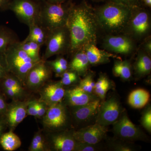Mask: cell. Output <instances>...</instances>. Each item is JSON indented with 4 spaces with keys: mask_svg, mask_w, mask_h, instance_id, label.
<instances>
[{
    "mask_svg": "<svg viewBox=\"0 0 151 151\" xmlns=\"http://www.w3.org/2000/svg\"><path fill=\"white\" fill-rule=\"evenodd\" d=\"M109 79L106 77V76L103 75V74L100 76V78H98L97 82L95 83V86L94 87V92L97 95L101 88L104 86L105 83Z\"/></svg>",
    "mask_w": 151,
    "mask_h": 151,
    "instance_id": "cell-38",
    "label": "cell"
},
{
    "mask_svg": "<svg viewBox=\"0 0 151 151\" xmlns=\"http://www.w3.org/2000/svg\"><path fill=\"white\" fill-rule=\"evenodd\" d=\"M95 145L81 143L77 142L75 151H94L96 150Z\"/></svg>",
    "mask_w": 151,
    "mask_h": 151,
    "instance_id": "cell-35",
    "label": "cell"
},
{
    "mask_svg": "<svg viewBox=\"0 0 151 151\" xmlns=\"http://www.w3.org/2000/svg\"><path fill=\"white\" fill-rule=\"evenodd\" d=\"M48 106L43 102L38 100L37 107V118L42 119L44 116L46 114L48 109Z\"/></svg>",
    "mask_w": 151,
    "mask_h": 151,
    "instance_id": "cell-37",
    "label": "cell"
},
{
    "mask_svg": "<svg viewBox=\"0 0 151 151\" xmlns=\"http://www.w3.org/2000/svg\"><path fill=\"white\" fill-rule=\"evenodd\" d=\"M50 132L51 134L47 136L48 138L46 139L49 151H75L77 142L73 138L72 133Z\"/></svg>",
    "mask_w": 151,
    "mask_h": 151,
    "instance_id": "cell-14",
    "label": "cell"
},
{
    "mask_svg": "<svg viewBox=\"0 0 151 151\" xmlns=\"http://www.w3.org/2000/svg\"><path fill=\"white\" fill-rule=\"evenodd\" d=\"M19 48L25 52L32 59L40 60L42 59L40 55V51L41 46L36 42L31 41H19L17 43Z\"/></svg>",
    "mask_w": 151,
    "mask_h": 151,
    "instance_id": "cell-27",
    "label": "cell"
},
{
    "mask_svg": "<svg viewBox=\"0 0 151 151\" xmlns=\"http://www.w3.org/2000/svg\"><path fill=\"white\" fill-rule=\"evenodd\" d=\"M29 151H49L46 139L42 134L41 130H39L34 135L30 145L29 147Z\"/></svg>",
    "mask_w": 151,
    "mask_h": 151,
    "instance_id": "cell-29",
    "label": "cell"
},
{
    "mask_svg": "<svg viewBox=\"0 0 151 151\" xmlns=\"http://www.w3.org/2000/svg\"><path fill=\"white\" fill-rule=\"evenodd\" d=\"M52 72L45 61L42 59L30 70L25 85L33 91L40 89L51 77Z\"/></svg>",
    "mask_w": 151,
    "mask_h": 151,
    "instance_id": "cell-10",
    "label": "cell"
},
{
    "mask_svg": "<svg viewBox=\"0 0 151 151\" xmlns=\"http://www.w3.org/2000/svg\"><path fill=\"white\" fill-rule=\"evenodd\" d=\"M4 119H0V137L3 134V132L6 126Z\"/></svg>",
    "mask_w": 151,
    "mask_h": 151,
    "instance_id": "cell-45",
    "label": "cell"
},
{
    "mask_svg": "<svg viewBox=\"0 0 151 151\" xmlns=\"http://www.w3.org/2000/svg\"><path fill=\"white\" fill-rule=\"evenodd\" d=\"M66 25L70 38L68 54L72 55L89 45H97L99 30L94 9L85 0L78 4L73 3Z\"/></svg>",
    "mask_w": 151,
    "mask_h": 151,
    "instance_id": "cell-1",
    "label": "cell"
},
{
    "mask_svg": "<svg viewBox=\"0 0 151 151\" xmlns=\"http://www.w3.org/2000/svg\"><path fill=\"white\" fill-rule=\"evenodd\" d=\"M137 42L126 35H106L103 37L102 47L106 51L122 55H129L137 50Z\"/></svg>",
    "mask_w": 151,
    "mask_h": 151,
    "instance_id": "cell-8",
    "label": "cell"
},
{
    "mask_svg": "<svg viewBox=\"0 0 151 151\" xmlns=\"http://www.w3.org/2000/svg\"><path fill=\"white\" fill-rule=\"evenodd\" d=\"M57 58L53 61L57 63L60 67L65 71L68 69V63L67 60L62 56V55H58Z\"/></svg>",
    "mask_w": 151,
    "mask_h": 151,
    "instance_id": "cell-39",
    "label": "cell"
},
{
    "mask_svg": "<svg viewBox=\"0 0 151 151\" xmlns=\"http://www.w3.org/2000/svg\"><path fill=\"white\" fill-rule=\"evenodd\" d=\"M41 3L40 0H12L8 10L14 14L20 22L29 27L39 23Z\"/></svg>",
    "mask_w": 151,
    "mask_h": 151,
    "instance_id": "cell-7",
    "label": "cell"
},
{
    "mask_svg": "<svg viewBox=\"0 0 151 151\" xmlns=\"http://www.w3.org/2000/svg\"><path fill=\"white\" fill-rule=\"evenodd\" d=\"M12 0H0V10H8V7Z\"/></svg>",
    "mask_w": 151,
    "mask_h": 151,
    "instance_id": "cell-42",
    "label": "cell"
},
{
    "mask_svg": "<svg viewBox=\"0 0 151 151\" xmlns=\"http://www.w3.org/2000/svg\"><path fill=\"white\" fill-rule=\"evenodd\" d=\"M121 111L119 101L112 97L100 105L96 123L105 127L113 124L118 120Z\"/></svg>",
    "mask_w": 151,
    "mask_h": 151,
    "instance_id": "cell-12",
    "label": "cell"
},
{
    "mask_svg": "<svg viewBox=\"0 0 151 151\" xmlns=\"http://www.w3.org/2000/svg\"><path fill=\"white\" fill-rule=\"evenodd\" d=\"M95 83L93 80L92 74H86V76L81 80L78 87L84 92L92 94L94 89Z\"/></svg>",
    "mask_w": 151,
    "mask_h": 151,
    "instance_id": "cell-30",
    "label": "cell"
},
{
    "mask_svg": "<svg viewBox=\"0 0 151 151\" xmlns=\"http://www.w3.org/2000/svg\"><path fill=\"white\" fill-rule=\"evenodd\" d=\"M0 145L4 150L13 151L21 147L22 142L18 136L10 130L0 137Z\"/></svg>",
    "mask_w": 151,
    "mask_h": 151,
    "instance_id": "cell-24",
    "label": "cell"
},
{
    "mask_svg": "<svg viewBox=\"0 0 151 151\" xmlns=\"http://www.w3.org/2000/svg\"><path fill=\"white\" fill-rule=\"evenodd\" d=\"M110 85L111 84H110V81L108 80L98 92V94H97V96L101 99H104L106 93L110 89Z\"/></svg>",
    "mask_w": 151,
    "mask_h": 151,
    "instance_id": "cell-41",
    "label": "cell"
},
{
    "mask_svg": "<svg viewBox=\"0 0 151 151\" xmlns=\"http://www.w3.org/2000/svg\"><path fill=\"white\" fill-rule=\"evenodd\" d=\"M42 119L44 128L47 132L59 131L64 128L67 123L65 106L61 103L49 106Z\"/></svg>",
    "mask_w": 151,
    "mask_h": 151,
    "instance_id": "cell-9",
    "label": "cell"
},
{
    "mask_svg": "<svg viewBox=\"0 0 151 151\" xmlns=\"http://www.w3.org/2000/svg\"><path fill=\"white\" fill-rule=\"evenodd\" d=\"M94 9L99 31L106 35L124 34L131 16L132 7L107 1Z\"/></svg>",
    "mask_w": 151,
    "mask_h": 151,
    "instance_id": "cell-2",
    "label": "cell"
},
{
    "mask_svg": "<svg viewBox=\"0 0 151 151\" xmlns=\"http://www.w3.org/2000/svg\"><path fill=\"white\" fill-rule=\"evenodd\" d=\"M113 129L116 136L124 139H137L142 137L141 131L131 122L126 114H124L113 124Z\"/></svg>",
    "mask_w": 151,
    "mask_h": 151,
    "instance_id": "cell-16",
    "label": "cell"
},
{
    "mask_svg": "<svg viewBox=\"0 0 151 151\" xmlns=\"http://www.w3.org/2000/svg\"><path fill=\"white\" fill-rule=\"evenodd\" d=\"M78 76L76 72L68 69L64 71L60 76L61 78L60 82L63 85L68 86L70 85L77 81Z\"/></svg>",
    "mask_w": 151,
    "mask_h": 151,
    "instance_id": "cell-31",
    "label": "cell"
},
{
    "mask_svg": "<svg viewBox=\"0 0 151 151\" xmlns=\"http://www.w3.org/2000/svg\"><path fill=\"white\" fill-rule=\"evenodd\" d=\"M29 28V33L24 40L34 42L41 47L45 45L50 31L39 23L35 24Z\"/></svg>",
    "mask_w": 151,
    "mask_h": 151,
    "instance_id": "cell-22",
    "label": "cell"
},
{
    "mask_svg": "<svg viewBox=\"0 0 151 151\" xmlns=\"http://www.w3.org/2000/svg\"><path fill=\"white\" fill-rule=\"evenodd\" d=\"M150 97V93L145 89H135L129 95L128 103L133 108L140 109L148 103Z\"/></svg>",
    "mask_w": 151,
    "mask_h": 151,
    "instance_id": "cell-23",
    "label": "cell"
},
{
    "mask_svg": "<svg viewBox=\"0 0 151 151\" xmlns=\"http://www.w3.org/2000/svg\"><path fill=\"white\" fill-rule=\"evenodd\" d=\"M17 42L9 46L4 53L9 72L16 76L24 86L30 70L40 60L32 59L19 48Z\"/></svg>",
    "mask_w": 151,
    "mask_h": 151,
    "instance_id": "cell-4",
    "label": "cell"
},
{
    "mask_svg": "<svg viewBox=\"0 0 151 151\" xmlns=\"http://www.w3.org/2000/svg\"><path fill=\"white\" fill-rule=\"evenodd\" d=\"M100 105V100L96 99L82 106L73 107V117L79 122L86 121L97 114Z\"/></svg>",
    "mask_w": 151,
    "mask_h": 151,
    "instance_id": "cell-19",
    "label": "cell"
},
{
    "mask_svg": "<svg viewBox=\"0 0 151 151\" xmlns=\"http://www.w3.org/2000/svg\"><path fill=\"white\" fill-rule=\"evenodd\" d=\"M137 55L134 64L135 75L138 77L149 75L151 71V56L141 48L137 49Z\"/></svg>",
    "mask_w": 151,
    "mask_h": 151,
    "instance_id": "cell-20",
    "label": "cell"
},
{
    "mask_svg": "<svg viewBox=\"0 0 151 151\" xmlns=\"http://www.w3.org/2000/svg\"><path fill=\"white\" fill-rule=\"evenodd\" d=\"M40 1H42V0H40Z\"/></svg>",
    "mask_w": 151,
    "mask_h": 151,
    "instance_id": "cell-48",
    "label": "cell"
},
{
    "mask_svg": "<svg viewBox=\"0 0 151 151\" xmlns=\"http://www.w3.org/2000/svg\"><path fill=\"white\" fill-rule=\"evenodd\" d=\"M40 91L38 101L43 102L48 107L61 103L65 97V91L60 81L45 84Z\"/></svg>",
    "mask_w": 151,
    "mask_h": 151,
    "instance_id": "cell-15",
    "label": "cell"
},
{
    "mask_svg": "<svg viewBox=\"0 0 151 151\" xmlns=\"http://www.w3.org/2000/svg\"><path fill=\"white\" fill-rule=\"evenodd\" d=\"M151 17L150 11L142 6L132 7V13L123 34L135 42H142L150 36Z\"/></svg>",
    "mask_w": 151,
    "mask_h": 151,
    "instance_id": "cell-5",
    "label": "cell"
},
{
    "mask_svg": "<svg viewBox=\"0 0 151 151\" xmlns=\"http://www.w3.org/2000/svg\"><path fill=\"white\" fill-rule=\"evenodd\" d=\"M2 80L3 89L9 88L14 89L24 96L25 92L23 85L18 78L13 74L9 72Z\"/></svg>",
    "mask_w": 151,
    "mask_h": 151,
    "instance_id": "cell-28",
    "label": "cell"
},
{
    "mask_svg": "<svg viewBox=\"0 0 151 151\" xmlns=\"http://www.w3.org/2000/svg\"><path fill=\"white\" fill-rule=\"evenodd\" d=\"M73 4L72 0L60 4L42 0L39 23L50 31L66 25Z\"/></svg>",
    "mask_w": 151,
    "mask_h": 151,
    "instance_id": "cell-3",
    "label": "cell"
},
{
    "mask_svg": "<svg viewBox=\"0 0 151 151\" xmlns=\"http://www.w3.org/2000/svg\"><path fill=\"white\" fill-rule=\"evenodd\" d=\"M4 53H0V80H2L9 73Z\"/></svg>",
    "mask_w": 151,
    "mask_h": 151,
    "instance_id": "cell-33",
    "label": "cell"
},
{
    "mask_svg": "<svg viewBox=\"0 0 151 151\" xmlns=\"http://www.w3.org/2000/svg\"><path fill=\"white\" fill-rule=\"evenodd\" d=\"M68 64V69L76 72L78 76L86 75L90 65L84 49L76 52Z\"/></svg>",
    "mask_w": 151,
    "mask_h": 151,
    "instance_id": "cell-21",
    "label": "cell"
},
{
    "mask_svg": "<svg viewBox=\"0 0 151 151\" xmlns=\"http://www.w3.org/2000/svg\"><path fill=\"white\" fill-rule=\"evenodd\" d=\"M29 100H13L10 104H7L4 113L7 126L10 130L13 131L17 127L26 117L27 115L28 104Z\"/></svg>",
    "mask_w": 151,
    "mask_h": 151,
    "instance_id": "cell-11",
    "label": "cell"
},
{
    "mask_svg": "<svg viewBox=\"0 0 151 151\" xmlns=\"http://www.w3.org/2000/svg\"><path fill=\"white\" fill-rule=\"evenodd\" d=\"M46 1L49 2L54 3V4H60V3L65 2L68 0H46Z\"/></svg>",
    "mask_w": 151,
    "mask_h": 151,
    "instance_id": "cell-46",
    "label": "cell"
},
{
    "mask_svg": "<svg viewBox=\"0 0 151 151\" xmlns=\"http://www.w3.org/2000/svg\"><path fill=\"white\" fill-rule=\"evenodd\" d=\"M141 6L146 8L151 7V0H140Z\"/></svg>",
    "mask_w": 151,
    "mask_h": 151,
    "instance_id": "cell-44",
    "label": "cell"
},
{
    "mask_svg": "<svg viewBox=\"0 0 151 151\" xmlns=\"http://www.w3.org/2000/svg\"><path fill=\"white\" fill-rule=\"evenodd\" d=\"M70 45V33L67 25L52 30L47 40L46 49L42 58L46 61L55 55L68 54Z\"/></svg>",
    "mask_w": 151,
    "mask_h": 151,
    "instance_id": "cell-6",
    "label": "cell"
},
{
    "mask_svg": "<svg viewBox=\"0 0 151 151\" xmlns=\"http://www.w3.org/2000/svg\"><path fill=\"white\" fill-rule=\"evenodd\" d=\"M90 65H96L108 63L110 58L122 60L121 57L105 50H100L96 45H88L84 49Z\"/></svg>",
    "mask_w": 151,
    "mask_h": 151,
    "instance_id": "cell-17",
    "label": "cell"
},
{
    "mask_svg": "<svg viewBox=\"0 0 151 151\" xmlns=\"http://www.w3.org/2000/svg\"><path fill=\"white\" fill-rule=\"evenodd\" d=\"M38 100H29L28 104L27 115L34 116L36 118L37 115Z\"/></svg>",
    "mask_w": 151,
    "mask_h": 151,
    "instance_id": "cell-34",
    "label": "cell"
},
{
    "mask_svg": "<svg viewBox=\"0 0 151 151\" xmlns=\"http://www.w3.org/2000/svg\"><path fill=\"white\" fill-rule=\"evenodd\" d=\"M142 123L143 127L149 132L151 131V110L149 108L143 114L142 118Z\"/></svg>",
    "mask_w": 151,
    "mask_h": 151,
    "instance_id": "cell-32",
    "label": "cell"
},
{
    "mask_svg": "<svg viewBox=\"0 0 151 151\" xmlns=\"http://www.w3.org/2000/svg\"><path fill=\"white\" fill-rule=\"evenodd\" d=\"M107 132L105 126L95 124L72 133L77 142L97 145L105 137Z\"/></svg>",
    "mask_w": 151,
    "mask_h": 151,
    "instance_id": "cell-13",
    "label": "cell"
},
{
    "mask_svg": "<svg viewBox=\"0 0 151 151\" xmlns=\"http://www.w3.org/2000/svg\"><path fill=\"white\" fill-rule=\"evenodd\" d=\"M65 97L68 105L72 107L82 106L96 99L92 94L84 92L78 86L65 91Z\"/></svg>",
    "mask_w": 151,
    "mask_h": 151,
    "instance_id": "cell-18",
    "label": "cell"
},
{
    "mask_svg": "<svg viewBox=\"0 0 151 151\" xmlns=\"http://www.w3.org/2000/svg\"><path fill=\"white\" fill-rule=\"evenodd\" d=\"M113 75L123 80H129L132 77V65L129 60H116L113 68Z\"/></svg>",
    "mask_w": 151,
    "mask_h": 151,
    "instance_id": "cell-25",
    "label": "cell"
},
{
    "mask_svg": "<svg viewBox=\"0 0 151 151\" xmlns=\"http://www.w3.org/2000/svg\"><path fill=\"white\" fill-rule=\"evenodd\" d=\"M107 1L122 4L130 7L141 6L140 0H107Z\"/></svg>",
    "mask_w": 151,
    "mask_h": 151,
    "instance_id": "cell-36",
    "label": "cell"
},
{
    "mask_svg": "<svg viewBox=\"0 0 151 151\" xmlns=\"http://www.w3.org/2000/svg\"><path fill=\"white\" fill-rule=\"evenodd\" d=\"M115 147V149L116 151H132V149L129 146L124 145H119Z\"/></svg>",
    "mask_w": 151,
    "mask_h": 151,
    "instance_id": "cell-43",
    "label": "cell"
},
{
    "mask_svg": "<svg viewBox=\"0 0 151 151\" xmlns=\"http://www.w3.org/2000/svg\"><path fill=\"white\" fill-rule=\"evenodd\" d=\"M140 47L142 49L149 55H151V35L146 38L142 42Z\"/></svg>",
    "mask_w": 151,
    "mask_h": 151,
    "instance_id": "cell-40",
    "label": "cell"
},
{
    "mask_svg": "<svg viewBox=\"0 0 151 151\" xmlns=\"http://www.w3.org/2000/svg\"><path fill=\"white\" fill-rule=\"evenodd\" d=\"M19 41L14 31L8 28L0 29V53L4 52L9 46Z\"/></svg>",
    "mask_w": 151,
    "mask_h": 151,
    "instance_id": "cell-26",
    "label": "cell"
},
{
    "mask_svg": "<svg viewBox=\"0 0 151 151\" xmlns=\"http://www.w3.org/2000/svg\"><path fill=\"white\" fill-rule=\"evenodd\" d=\"M92 1L96 2H99L103 1L104 0H91Z\"/></svg>",
    "mask_w": 151,
    "mask_h": 151,
    "instance_id": "cell-47",
    "label": "cell"
}]
</instances>
